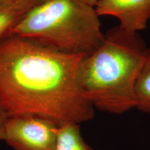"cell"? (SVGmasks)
<instances>
[{
	"label": "cell",
	"mask_w": 150,
	"mask_h": 150,
	"mask_svg": "<svg viewBox=\"0 0 150 150\" xmlns=\"http://www.w3.org/2000/svg\"><path fill=\"white\" fill-rule=\"evenodd\" d=\"M87 54L67 53L9 34L0 40V106L8 117L32 115L58 126L90 121L95 109L79 82Z\"/></svg>",
	"instance_id": "obj_1"
},
{
	"label": "cell",
	"mask_w": 150,
	"mask_h": 150,
	"mask_svg": "<svg viewBox=\"0 0 150 150\" xmlns=\"http://www.w3.org/2000/svg\"><path fill=\"white\" fill-rule=\"evenodd\" d=\"M147 47L139 33L119 26L104 33V40L86 56L79 82L95 109L122 115L136 108L135 83Z\"/></svg>",
	"instance_id": "obj_2"
},
{
	"label": "cell",
	"mask_w": 150,
	"mask_h": 150,
	"mask_svg": "<svg viewBox=\"0 0 150 150\" xmlns=\"http://www.w3.org/2000/svg\"><path fill=\"white\" fill-rule=\"evenodd\" d=\"M11 33L73 54H88L104 40L95 7L82 0H46L31 8Z\"/></svg>",
	"instance_id": "obj_3"
},
{
	"label": "cell",
	"mask_w": 150,
	"mask_h": 150,
	"mask_svg": "<svg viewBox=\"0 0 150 150\" xmlns=\"http://www.w3.org/2000/svg\"><path fill=\"white\" fill-rule=\"evenodd\" d=\"M59 127L39 116H11L6 122L4 140L14 150H55Z\"/></svg>",
	"instance_id": "obj_4"
},
{
	"label": "cell",
	"mask_w": 150,
	"mask_h": 150,
	"mask_svg": "<svg viewBox=\"0 0 150 150\" xmlns=\"http://www.w3.org/2000/svg\"><path fill=\"white\" fill-rule=\"evenodd\" d=\"M95 8L99 17H115L119 27L131 33L145 30L150 20V0H99Z\"/></svg>",
	"instance_id": "obj_5"
},
{
	"label": "cell",
	"mask_w": 150,
	"mask_h": 150,
	"mask_svg": "<svg viewBox=\"0 0 150 150\" xmlns=\"http://www.w3.org/2000/svg\"><path fill=\"white\" fill-rule=\"evenodd\" d=\"M33 6L23 0H0V40L13 28Z\"/></svg>",
	"instance_id": "obj_6"
},
{
	"label": "cell",
	"mask_w": 150,
	"mask_h": 150,
	"mask_svg": "<svg viewBox=\"0 0 150 150\" xmlns=\"http://www.w3.org/2000/svg\"><path fill=\"white\" fill-rule=\"evenodd\" d=\"M134 92L136 108L142 112L150 114V47L146 50Z\"/></svg>",
	"instance_id": "obj_7"
},
{
	"label": "cell",
	"mask_w": 150,
	"mask_h": 150,
	"mask_svg": "<svg viewBox=\"0 0 150 150\" xmlns=\"http://www.w3.org/2000/svg\"><path fill=\"white\" fill-rule=\"evenodd\" d=\"M55 150H94L81 134L79 124L67 123L59 127Z\"/></svg>",
	"instance_id": "obj_8"
},
{
	"label": "cell",
	"mask_w": 150,
	"mask_h": 150,
	"mask_svg": "<svg viewBox=\"0 0 150 150\" xmlns=\"http://www.w3.org/2000/svg\"><path fill=\"white\" fill-rule=\"evenodd\" d=\"M8 116L2 108L0 106V140H4L5 125Z\"/></svg>",
	"instance_id": "obj_9"
},
{
	"label": "cell",
	"mask_w": 150,
	"mask_h": 150,
	"mask_svg": "<svg viewBox=\"0 0 150 150\" xmlns=\"http://www.w3.org/2000/svg\"><path fill=\"white\" fill-rule=\"evenodd\" d=\"M23 1H26V2L30 4L33 6H35L40 4L44 2L46 0H23Z\"/></svg>",
	"instance_id": "obj_10"
},
{
	"label": "cell",
	"mask_w": 150,
	"mask_h": 150,
	"mask_svg": "<svg viewBox=\"0 0 150 150\" xmlns=\"http://www.w3.org/2000/svg\"><path fill=\"white\" fill-rule=\"evenodd\" d=\"M82 1H83L84 2L88 4L89 5L95 7V4H96L97 2L99 1V0H82Z\"/></svg>",
	"instance_id": "obj_11"
}]
</instances>
